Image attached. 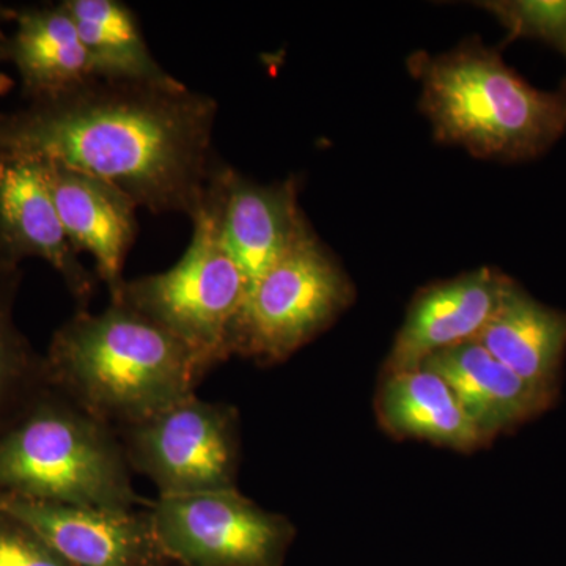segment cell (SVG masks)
Wrapping results in <instances>:
<instances>
[{
  "mask_svg": "<svg viewBox=\"0 0 566 566\" xmlns=\"http://www.w3.org/2000/svg\"><path fill=\"white\" fill-rule=\"evenodd\" d=\"M36 163L71 244L77 252L92 255L96 277L106 283L112 300L126 281L123 268L139 233V207L103 178L59 163Z\"/></svg>",
  "mask_w": 566,
  "mask_h": 566,
  "instance_id": "cell-12",
  "label": "cell"
},
{
  "mask_svg": "<svg viewBox=\"0 0 566 566\" xmlns=\"http://www.w3.org/2000/svg\"><path fill=\"white\" fill-rule=\"evenodd\" d=\"M17 10L13 7L6 6V3L0 2V28L7 22H14V18H17Z\"/></svg>",
  "mask_w": 566,
  "mask_h": 566,
  "instance_id": "cell-23",
  "label": "cell"
},
{
  "mask_svg": "<svg viewBox=\"0 0 566 566\" xmlns=\"http://www.w3.org/2000/svg\"><path fill=\"white\" fill-rule=\"evenodd\" d=\"M476 342L528 385L553 390L566 352V314L515 283Z\"/></svg>",
  "mask_w": 566,
  "mask_h": 566,
  "instance_id": "cell-16",
  "label": "cell"
},
{
  "mask_svg": "<svg viewBox=\"0 0 566 566\" xmlns=\"http://www.w3.org/2000/svg\"><path fill=\"white\" fill-rule=\"evenodd\" d=\"M80 255L63 229L39 163L0 158V260L20 266L22 260H43L61 275L80 308H87L96 279Z\"/></svg>",
  "mask_w": 566,
  "mask_h": 566,
  "instance_id": "cell-11",
  "label": "cell"
},
{
  "mask_svg": "<svg viewBox=\"0 0 566 566\" xmlns=\"http://www.w3.org/2000/svg\"><path fill=\"white\" fill-rule=\"evenodd\" d=\"M191 221V243L170 270L125 281L111 301L129 305L218 367L232 357L230 337L248 282L223 248L205 199Z\"/></svg>",
  "mask_w": 566,
  "mask_h": 566,
  "instance_id": "cell-5",
  "label": "cell"
},
{
  "mask_svg": "<svg viewBox=\"0 0 566 566\" xmlns=\"http://www.w3.org/2000/svg\"><path fill=\"white\" fill-rule=\"evenodd\" d=\"M164 556L180 566H279L289 521L233 490L158 497L148 504Z\"/></svg>",
  "mask_w": 566,
  "mask_h": 566,
  "instance_id": "cell-8",
  "label": "cell"
},
{
  "mask_svg": "<svg viewBox=\"0 0 566 566\" xmlns=\"http://www.w3.org/2000/svg\"><path fill=\"white\" fill-rule=\"evenodd\" d=\"M0 513L39 534L71 566H167L148 510L112 512L0 493Z\"/></svg>",
  "mask_w": 566,
  "mask_h": 566,
  "instance_id": "cell-10",
  "label": "cell"
},
{
  "mask_svg": "<svg viewBox=\"0 0 566 566\" xmlns=\"http://www.w3.org/2000/svg\"><path fill=\"white\" fill-rule=\"evenodd\" d=\"M117 434L129 468L150 480L159 497L237 488L240 423L230 405L193 395Z\"/></svg>",
  "mask_w": 566,
  "mask_h": 566,
  "instance_id": "cell-7",
  "label": "cell"
},
{
  "mask_svg": "<svg viewBox=\"0 0 566 566\" xmlns=\"http://www.w3.org/2000/svg\"><path fill=\"white\" fill-rule=\"evenodd\" d=\"M417 70L436 137L479 158H535L566 132V95L536 91L485 48L424 59Z\"/></svg>",
  "mask_w": 566,
  "mask_h": 566,
  "instance_id": "cell-4",
  "label": "cell"
},
{
  "mask_svg": "<svg viewBox=\"0 0 566 566\" xmlns=\"http://www.w3.org/2000/svg\"><path fill=\"white\" fill-rule=\"evenodd\" d=\"M21 282L20 264L0 260V431L50 385L44 354L33 348L14 322Z\"/></svg>",
  "mask_w": 566,
  "mask_h": 566,
  "instance_id": "cell-19",
  "label": "cell"
},
{
  "mask_svg": "<svg viewBox=\"0 0 566 566\" xmlns=\"http://www.w3.org/2000/svg\"><path fill=\"white\" fill-rule=\"evenodd\" d=\"M133 474L117 431L50 385L0 431V493L133 512Z\"/></svg>",
  "mask_w": 566,
  "mask_h": 566,
  "instance_id": "cell-3",
  "label": "cell"
},
{
  "mask_svg": "<svg viewBox=\"0 0 566 566\" xmlns=\"http://www.w3.org/2000/svg\"><path fill=\"white\" fill-rule=\"evenodd\" d=\"M218 104L189 91L91 77L0 111V158L63 164L118 186L137 207L192 218L218 161Z\"/></svg>",
  "mask_w": 566,
  "mask_h": 566,
  "instance_id": "cell-1",
  "label": "cell"
},
{
  "mask_svg": "<svg viewBox=\"0 0 566 566\" xmlns=\"http://www.w3.org/2000/svg\"><path fill=\"white\" fill-rule=\"evenodd\" d=\"M482 7L512 39L542 40L566 55V0H499Z\"/></svg>",
  "mask_w": 566,
  "mask_h": 566,
  "instance_id": "cell-20",
  "label": "cell"
},
{
  "mask_svg": "<svg viewBox=\"0 0 566 566\" xmlns=\"http://www.w3.org/2000/svg\"><path fill=\"white\" fill-rule=\"evenodd\" d=\"M378 408L395 434L464 452L485 442L450 386L427 367L387 374Z\"/></svg>",
  "mask_w": 566,
  "mask_h": 566,
  "instance_id": "cell-17",
  "label": "cell"
},
{
  "mask_svg": "<svg viewBox=\"0 0 566 566\" xmlns=\"http://www.w3.org/2000/svg\"><path fill=\"white\" fill-rule=\"evenodd\" d=\"M453 390L483 441L543 411L553 390L528 385L476 340L436 353L424 360Z\"/></svg>",
  "mask_w": 566,
  "mask_h": 566,
  "instance_id": "cell-14",
  "label": "cell"
},
{
  "mask_svg": "<svg viewBox=\"0 0 566 566\" xmlns=\"http://www.w3.org/2000/svg\"><path fill=\"white\" fill-rule=\"evenodd\" d=\"M7 39H9V35H6V33L2 32V29H0V65L9 62V59H7ZM7 87H9V81H7V77L0 73V96L6 93Z\"/></svg>",
  "mask_w": 566,
  "mask_h": 566,
  "instance_id": "cell-22",
  "label": "cell"
},
{
  "mask_svg": "<svg viewBox=\"0 0 566 566\" xmlns=\"http://www.w3.org/2000/svg\"><path fill=\"white\" fill-rule=\"evenodd\" d=\"M205 202L248 290L311 230L297 202L293 178L259 185L218 164Z\"/></svg>",
  "mask_w": 566,
  "mask_h": 566,
  "instance_id": "cell-9",
  "label": "cell"
},
{
  "mask_svg": "<svg viewBox=\"0 0 566 566\" xmlns=\"http://www.w3.org/2000/svg\"><path fill=\"white\" fill-rule=\"evenodd\" d=\"M0 566H71L39 534L0 513Z\"/></svg>",
  "mask_w": 566,
  "mask_h": 566,
  "instance_id": "cell-21",
  "label": "cell"
},
{
  "mask_svg": "<svg viewBox=\"0 0 566 566\" xmlns=\"http://www.w3.org/2000/svg\"><path fill=\"white\" fill-rule=\"evenodd\" d=\"M51 387L115 431L197 395L212 365L120 301L77 308L44 354Z\"/></svg>",
  "mask_w": 566,
  "mask_h": 566,
  "instance_id": "cell-2",
  "label": "cell"
},
{
  "mask_svg": "<svg viewBox=\"0 0 566 566\" xmlns=\"http://www.w3.org/2000/svg\"><path fill=\"white\" fill-rule=\"evenodd\" d=\"M352 296L348 277L308 230L248 290L230 353L260 364L282 363L323 333Z\"/></svg>",
  "mask_w": 566,
  "mask_h": 566,
  "instance_id": "cell-6",
  "label": "cell"
},
{
  "mask_svg": "<svg viewBox=\"0 0 566 566\" xmlns=\"http://www.w3.org/2000/svg\"><path fill=\"white\" fill-rule=\"evenodd\" d=\"M7 59L20 74L25 102L51 98L91 77V59L63 3L17 10Z\"/></svg>",
  "mask_w": 566,
  "mask_h": 566,
  "instance_id": "cell-15",
  "label": "cell"
},
{
  "mask_svg": "<svg viewBox=\"0 0 566 566\" xmlns=\"http://www.w3.org/2000/svg\"><path fill=\"white\" fill-rule=\"evenodd\" d=\"M515 285L491 268L436 283L417 294L387 359V374L415 370L428 357L476 340Z\"/></svg>",
  "mask_w": 566,
  "mask_h": 566,
  "instance_id": "cell-13",
  "label": "cell"
},
{
  "mask_svg": "<svg viewBox=\"0 0 566 566\" xmlns=\"http://www.w3.org/2000/svg\"><path fill=\"white\" fill-rule=\"evenodd\" d=\"M76 24L92 74L99 80L137 84H180L151 54L136 13L118 0H63Z\"/></svg>",
  "mask_w": 566,
  "mask_h": 566,
  "instance_id": "cell-18",
  "label": "cell"
}]
</instances>
